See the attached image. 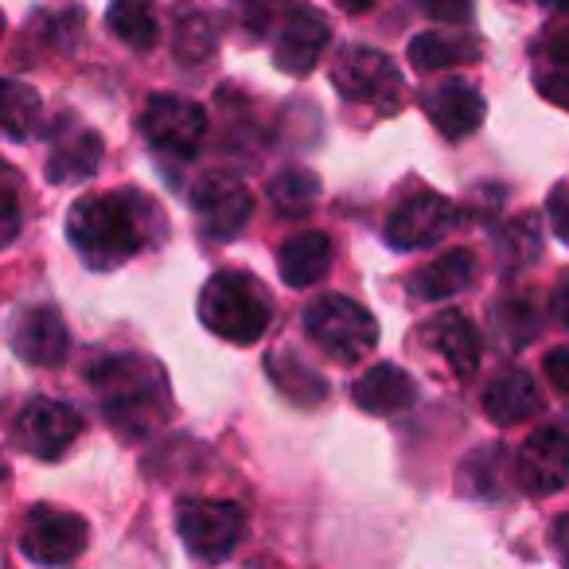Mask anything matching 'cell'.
Wrapping results in <instances>:
<instances>
[{"instance_id": "cell-33", "label": "cell", "mask_w": 569, "mask_h": 569, "mask_svg": "<svg viewBox=\"0 0 569 569\" xmlns=\"http://www.w3.org/2000/svg\"><path fill=\"white\" fill-rule=\"evenodd\" d=\"M507 328H511V336H515V343H527L530 336L538 332V325H535V305H511L507 309Z\"/></svg>"}, {"instance_id": "cell-32", "label": "cell", "mask_w": 569, "mask_h": 569, "mask_svg": "<svg viewBox=\"0 0 569 569\" xmlns=\"http://www.w3.org/2000/svg\"><path fill=\"white\" fill-rule=\"evenodd\" d=\"M546 211H550L553 234L569 246V183H561V188L550 191V203H546Z\"/></svg>"}, {"instance_id": "cell-20", "label": "cell", "mask_w": 569, "mask_h": 569, "mask_svg": "<svg viewBox=\"0 0 569 569\" xmlns=\"http://www.w3.org/2000/svg\"><path fill=\"white\" fill-rule=\"evenodd\" d=\"M332 266V238L320 234V230H305V234L289 238L277 253V269H281V281L289 289H309L320 284Z\"/></svg>"}, {"instance_id": "cell-25", "label": "cell", "mask_w": 569, "mask_h": 569, "mask_svg": "<svg viewBox=\"0 0 569 569\" xmlns=\"http://www.w3.org/2000/svg\"><path fill=\"white\" fill-rule=\"evenodd\" d=\"M535 87L546 102L566 106L569 110V32L550 36L542 59L535 67Z\"/></svg>"}, {"instance_id": "cell-37", "label": "cell", "mask_w": 569, "mask_h": 569, "mask_svg": "<svg viewBox=\"0 0 569 569\" xmlns=\"http://www.w3.org/2000/svg\"><path fill=\"white\" fill-rule=\"evenodd\" d=\"M553 312H558V320L569 328V273L561 277V284H558V293H553Z\"/></svg>"}, {"instance_id": "cell-6", "label": "cell", "mask_w": 569, "mask_h": 569, "mask_svg": "<svg viewBox=\"0 0 569 569\" xmlns=\"http://www.w3.org/2000/svg\"><path fill=\"white\" fill-rule=\"evenodd\" d=\"M242 511L227 499H183L176 507V530L199 561L227 558L242 538Z\"/></svg>"}, {"instance_id": "cell-11", "label": "cell", "mask_w": 569, "mask_h": 569, "mask_svg": "<svg viewBox=\"0 0 569 569\" xmlns=\"http://www.w3.org/2000/svg\"><path fill=\"white\" fill-rule=\"evenodd\" d=\"M457 222V207L445 196H413L406 203H398V211L387 219V242L395 250H426L437 238H445Z\"/></svg>"}, {"instance_id": "cell-31", "label": "cell", "mask_w": 569, "mask_h": 569, "mask_svg": "<svg viewBox=\"0 0 569 569\" xmlns=\"http://www.w3.org/2000/svg\"><path fill=\"white\" fill-rule=\"evenodd\" d=\"M542 371H546V382H550V387L558 390V395H569V343H561V348L546 351Z\"/></svg>"}, {"instance_id": "cell-22", "label": "cell", "mask_w": 569, "mask_h": 569, "mask_svg": "<svg viewBox=\"0 0 569 569\" xmlns=\"http://www.w3.org/2000/svg\"><path fill=\"white\" fill-rule=\"evenodd\" d=\"M480 59V43L468 36H441V32H421L410 43V63L413 71H445V67L472 63Z\"/></svg>"}, {"instance_id": "cell-28", "label": "cell", "mask_w": 569, "mask_h": 569, "mask_svg": "<svg viewBox=\"0 0 569 569\" xmlns=\"http://www.w3.org/2000/svg\"><path fill=\"white\" fill-rule=\"evenodd\" d=\"M542 253V222H538L535 211L515 214L503 227V258L511 269H522Z\"/></svg>"}, {"instance_id": "cell-35", "label": "cell", "mask_w": 569, "mask_h": 569, "mask_svg": "<svg viewBox=\"0 0 569 569\" xmlns=\"http://www.w3.org/2000/svg\"><path fill=\"white\" fill-rule=\"evenodd\" d=\"M4 242H12V238L20 234V203H17V191H12V183L4 188Z\"/></svg>"}, {"instance_id": "cell-9", "label": "cell", "mask_w": 569, "mask_h": 569, "mask_svg": "<svg viewBox=\"0 0 569 569\" xmlns=\"http://www.w3.org/2000/svg\"><path fill=\"white\" fill-rule=\"evenodd\" d=\"M191 207H196L199 230L207 238H238L242 227L250 222L253 214V196L238 176L230 172H211L191 188Z\"/></svg>"}, {"instance_id": "cell-30", "label": "cell", "mask_w": 569, "mask_h": 569, "mask_svg": "<svg viewBox=\"0 0 569 569\" xmlns=\"http://www.w3.org/2000/svg\"><path fill=\"white\" fill-rule=\"evenodd\" d=\"M421 12L433 20H445V24H460V20L472 17V4L476 0H418Z\"/></svg>"}, {"instance_id": "cell-36", "label": "cell", "mask_w": 569, "mask_h": 569, "mask_svg": "<svg viewBox=\"0 0 569 569\" xmlns=\"http://www.w3.org/2000/svg\"><path fill=\"white\" fill-rule=\"evenodd\" d=\"M553 550H558L561 561L569 566V511L561 515L558 522H553Z\"/></svg>"}, {"instance_id": "cell-21", "label": "cell", "mask_w": 569, "mask_h": 569, "mask_svg": "<svg viewBox=\"0 0 569 569\" xmlns=\"http://www.w3.org/2000/svg\"><path fill=\"white\" fill-rule=\"evenodd\" d=\"M426 340L433 343V351H441L445 367L457 379H472L480 367V332L472 328V320L460 312H445L426 328Z\"/></svg>"}, {"instance_id": "cell-29", "label": "cell", "mask_w": 569, "mask_h": 569, "mask_svg": "<svg viewBox=\"0 0 569 569\" xmlns=\"http://www.w3.org/2000/svg\"><path fill=\"white\" fill-rule=\"evenodd\" d=\"M269 371H273L277 387L284 390V395L293 398V402H325L328 398V387L325 379H320L317 371H309V367H301L293 356H281V359H269Z\"/></svg>"}, {"instance_id": "cell-39", "label": "cell", "mask_w": 569, "mask_h": 569, "mask_svg": "<svg viewBox=\"0 0 569 569\" xmlns=\"http://www.w3.org/2000/svg\"><path fill=\"white\" fill-rule=\"evenodd\" d=\"M538 4H546V9H569V0H538Z\"/></svg>"}, {"instance_id": "cell-3", "label": "cell", "mask_w": 569, "mask_h": 569, "mask_svg": "<svg viewBox=\"0 0 569 569\" xmlns=\"http://www.w3.org/2000/svg\"><path fill=\"white\" fill-rule=\"evenodd\" d=\"M199 320L211 336L227 343H258L269 328V301L246 273H214L199 293Z\"/></svg>"}, {"instance_id": "cell-38", "label": "cell", "mask_w": 569, "mask_h": 569, "mask_svg": "<svg viewBox=\"0 0 569 569\" xmlns=\"http://www.w3.org/2000/svg\"><path fill=\"white\" fill-rule=\"evenodd\" d=\"M340 9H348V12H367L375 4V0H336Z\"/></svg>"}, {"instance_id": "cell-8", "label": "cell", "mask_w": 569, "mask_h": 569, "mask_svg": "<svg viewBox=\"0 0 569 569\" xmlns=\"http://www.w3.org/2000/svg\"><path fill=\"white\" fill-rule=\"evenodd\" d=\"M90 542V527L82 515L59 511V507H32L20 535V550L36 566H67L74 561Z\"/></svg>"}, {"instance_id": "cell-16", "label": "cell", "mask_w": 569, "mask_h": 569, "mask_svg": "<svg viewBox=\"0 0 569 569\" xmlns=\"http://www.w3.org/2000/svg\"><path fill=\"white\" fill-rule=\"evenodd\" d=\"M426 110H429V121L441 129L449 141H460V137L476 133L488 118V102L476 87L468 82H445L437 87L433 94L426 98Z\"/></svg>"}, {"instance_id": "cell-24", "label": "cell", "mask_w": 569, "mask_h": 569, "mask_svg": "<svg viewBox=\"0 0 569 569\" xmlns=\"http://www.w3.org/2000/svg\"><path fill=\"white\" fill-rule=\"evenodd\" d=\"M266 191L277 211L289 214V219H301V214H309L312 203H317L320 180L312 172H305V168H284V172H277L273 180L266 183Z\"/></svg>"}, {"instance_id": "cell-14", "label": "cell", "mask_w": 569, "mask_h": 569, "mask_svg": "<svg viewBox=\"0 0 569 569\" xmlns=\"http://www.w3.org/2000/svg\"><path fill=\"white\" fill-rule=\"evenodd\" d=\"M328 40H332V28H328V20L320 17L317 9H297L293 17L284 20V28H281V40H277L273 63L281 67L284 74L305 79V74H309L312 67L320 63Z\"/></svg>"}, {"instance_id": "cell-4", "label": "cell", "mask_w": 569, "mask_h": 569, "mask_svg": "<svg viewBox=\"0 0 569 569\" xmlns=\"http://www.w3.org/2000/svg\"><path fill=\"white\" fill-rule=\"evenodd\" d=\"M305 332L317 348H325L332 359L356 363L379 343V325L359 301L340 293H320L305 309Z\"/></svg>"}, {"instance_id": "cell-19", "label": "cell", "mask_w": 569, "mask_h": 569, "mask_svg": "<svg viewBox=\"0 0 569 569\" xmlns=\"http://www.w3.org/2000/svg\"><path fill=\"white\" fill-rule=\"evenodd\" d=\"M351 398H356L359 410L387 418V413H398V410H406V406H413L418 387H413V379L402 371V367L375 363L371 371L359 375V382L351 387Z\"/></svg>"}, {"instance_id": "cell-18", "label": "cell", "mask_w": 569, "mask_h": 569, "mask_svg": "<svg viewBox=\"0 0 569 569\" xmlns=\"http://www.w3.org/2000/svg\"><path fill=\"white\" fill-rule=\"evenodd\" d=\"M472 273H476V253L457 246V250H445L441 258L413 269L406 289H410L418 301H445V297H457L460 289H468Z\"/></svg>"}, {"instance_id": "cell-23", "label": "cell", "mask_w": 569, "mask_h": 569, "mask_svg": "<svg viewBox=\"0 0 569 569\" xmlns=\"http://www.w3.org/2000/svg\"><path fill=\"white\" fill-rule=\"evenodd\" d=\"M106 28H110L113 40L129 43V48H152L160 32V20L152 0H113L110 12H106Z\"/></svg>"}, {"instance_id": "cell-27", "label": "cell", "mask_w": 569, "mask_h": 569, "mask_svg": "<svg viewBox=\"0 0 569 569\" xmlns=\"http://www.w3.org/2000/svg\"><path fill=\"white\" fill-rule=\"evenodd\" d=\"M214 48H219V40H214L211 17H203V12H180V20H176V40H172L176 59L196 67V63H203V59H211Z\"/></svg>"}, {"instance_id": "cell-15", "label": "cell", "mask_w": 569, "mask_h": 569, "mask_svg": "<svg viewBox=\"0 0 569 569\" xmlns=\"http://www.w3.org/2000/svg\"><path fill=\"white\" fill-rule=\"evenodd\" d=\"M102 164V137L87 126H74L67 133L51 137V152H48V180L56 188L67 183H82L98 172Z\"/></svg>"}, {"instance_id": "cell-7", "label": "cell", "mask_w": 569, "mask_h": 569, "mask_svg": "<svg viewBox=\"0 0 569 569\" xmlns=\"http://www.w3.org/2000/svg\"><path fill=\"white\" fill-rule=\"evenodd\" d=\"M82 433V418L74 406L56 402V398H32L12 421V441L28 457L59 460Z\"/></svg>"}, {"instance_id": "cell-1", "label": "cell", "mask_w": 569, "mask_h": 569, "mask_svg": "<svg viewBox=\"0 0 569 569\" xmlns=\"http://www.w3.org/2000/svg\"><path fill=\"white\" fill-rule=\"evenodd\" d=\"M149 219L160 214L137 191H106V196L74 199L67 234L94 269H113L149 242Z\"/></svg>"}, {"instance_id": "cell-12", "label": "cell", "mask_w": 569, "mask_h": 569, "mask_svg": "<svg viewBox=\"0 0 569 569\" xmlns=\"http://www.w3.org/2000/svg\"><path fill=\"white\" fill-rule=\"evenodd\" d=\"M9 340L12 351L32 367H63L67 351H71V332H67L63 317L48 305L20 312Z\"/></svg>"}, {"instance_id": "cell-26", "label": "cell", "mask_w": 569, "mask_h": 569, "mask_svg": "<svg viewBox=\"0 0 569 569\" xmlns=\"http://www.w3.org/2000/svg\"><path fill=\"white\" fill-rule=\"evenodd\" d=\"M40 94L28 82L9 79L4 82V133L12 141H28L32 133H40Z\"/></svg>"}, {"instance_id": "cell-10", "label": "cell", "mask_w": 569, "mask_h": 569, "mask_svg": "<svg viewBox=\"0 0 569 569\" xmlns=\"http://www.w3.org/2000/svg\"><path fill=\"white\" fill-rule=\"evenodd\" d=\"M515 480L527 496L546 499L569 483V441L561 429L542 426L522 441L515 457Z\"/></svg>"}, {"instance_id": "cell-5", "label": "cell", "mask_w": 569, "mask_h": 569, "mask_svg": "<svg viewBox=\"0 0 569 569\" xmlns=\"http://www.w3.org/2000/svg\"><path fill=\"white\" fill-rule=\"evenodd\" d=\"M141 137L152 144L157 152L164 157H191V152L203 144V133H207V110L199 102L183 94H152L144 102L141 118Z\"/></svg>"}, {"instance_id": "cell-17", "label": "cell", "mask_w": 569, "mask_h": 569, "mask_svg": "<svg viewBox=\"0 0 569 569\" xmlns=\"http://www.w3.org/2000/svg\"><path fill=\"white\" fill-rule=\"evenodd\" d=\"M480 406L496 426H519V421H527L535 410H542V398H538L535 379H530L522 367H507V371H499L496 379L483 387Z\"/></svg>"}, {"instance_id": "cell-13", "label": "cell", "mask_w": 569, "mask_h": 569, "mask_svg": "<svg viewBox=\"0 0 569 569\" xmlns=\"http://www.w3.org/2000/svg\"><path fill=\"white\" fill-rule=\"evenodd\" d=\"M332 82L351 102H379L398 90V71L382 51L375 48H348L336 59Z\"/></svg>"}, {"instance_id": "cell-2", "label": "cell", "mask_w": 569, "mask_h": 569, "mask_svg": "<svg viewBox=\"0 0 569 569\" xmlns=\"http://www.w3.org/2000/svg\"><path fill=\"white\" fill-rule=\"evenodd\" d=\"M90 387L102 395V413L118 433L141 437L157 426L164 382L160 367L141 356H110L90 367Z\"/></svg>"}, {"instance_id": "cell-34", "label": "cell", "mask_w": 569, "mask_h": 569, "mask_svg": "<svg viewBox=\"0 0 569 569\" xmlns=\"http://www.w3.org/2000/svg\"><path fill=\"white\" fill-rule=\"evenodd\" d=\"M238 4V20H242L246 28H250L253 36H261L266 32V17H269V9H266V0H234Z\"/></svg>"}]
</instances>
